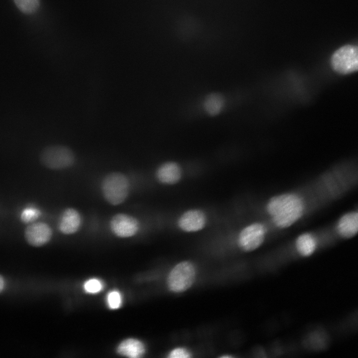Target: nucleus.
<instances>
[{
    "label": "nucleus",
    "mask_w": 358,
    "mask_h": 358,
    "mask_svg": "<svg viewBox=\"0 0 358 358\" xmlns=\"http://www.w3.org/2000/svg\"><path fill=\"white\" fill-rule=\"evenodd\" d=\"M207 223V215L203 210L192 208L184 211L179 216L177 225L180 231L194 233L202 230Z\"/></svg>",
    "instance_id": "obj_8"
},
{
    "label": "nucleus",
    "mask_w": 358,
    "mask_h": 358,
    "mask_svg": "<svg viewBox=\"0 0 358 358\" xmlns=\"http://www.w3.org/2000/svg\"><path fill=\"white\" fill-rule=\"evenodd\" d=\"M40 215L41 212L38 208L30 206L22 210L20 218L23 223L30 224L34 222Z\"/></svg>",
    "instance_id": "obj_16"
},
{
    "label": "nucleus",
    "mask_w": 358,
    "mask_h": 358,
    "mask_svg": "<svg viewBox=\"0 0 358 358\" xmlns=\"http://www.w3.org/2000/svg\"><path fill=\"white\" fill-rule=\"evenodd\" d=\"M101 188L105 200L112 205H117L123 203L127 198L130 182L123 174L112 172L104 177Z\"/></svg>",
    "instance_id": "obj_4"
},
{
    "label": "nucleus",
    "mask_w": 358,
    "mask_h": 358,
    "mask_svg": "<svg viewBox=\"0 0 358 358\" xmlns=\"http://www.w3.org/2000/svg\"><path fill=\"white\" fill-rule=\"evenodd\" d=\"M195 277V269L189 261L178 264L170 271L168 277V285L173 292L180 293L188 288L193 283Z\"/></svg>",
    "instance_id": "obj_6"
},
{
    "label": "nucleus",
    "mask_w": 358,
    "mask_h": 358,
    "mask_svg": "<svg viewBox=\"0 0 358 358\" xmlns=\"http://www.w3.org/2000/svg\"><path fill=\"white\" fill-rule=\"evenodd\" d=\"M4 287V281L3 277L0 275V292L3 289Z\"/></svg>",
    "instance_id": "obj_20"
},
{
    "label": "nucleus",
    "mask_w": 358,
    "mask_h": 358,
    "mask_svg": "<svg viewBox=\"0 0 358 358\" xmlns=\"http://www.w3.org/2000/svg\"><path fill=\"white\" fill-rule=\"evenodd\" d=\"M112 233L120 238H129L136 235L139 230L138 221L133 216L125 213L114 215L110 222Z\"/></svg>",
    "instance_id": "obj_9"
},
{
    "label": "nucleus",
    "mask_w": 358,
    "mask_h": 358,
    "mask_svg": "<svg viewBox=\"0 0 358 358\" xmlns=\"http://www.w3.org/2000/svg\"><path fill=\"white\" fill-rule=\"evenodd\" d=\"M225 105V98L219 92H211L207 94L202 102L204 111L212 116L219 115L223 111Z\"/></svg>",
    "instance_id": "obj_14"
},
{
    "label": "nucleus",
    "mask_w": 358,
    "mask_h": 358,
    "mask_svg": "<svg viewBox=\"0 0 358 358\" xmlns=\"http://www.w3.org/2000/svg\"><path fill=\"white\" fill-rule=\"evenodd\" d=\"M358 230L357 209L345 212L325 226L301 233L267 254L268 262L308 257L316 251L356 236Z\"/></svg>",
    "instance_id": "obj_2"
},
{
    "label": "nucleus",
    "mask_w": 358,
    "mask_h": 358,
    "mask_svg": "<svg viewBox=\"0 0 358 358\" xmlns=\"http://www.w3.org/2000/svg\"><path fill=\"white\" fill-rule=\"evenodd\" d=\"M81 223L82 218L79 212L73 208H68L61 214L58 229L65 235H71L79 230Z\"/></svg>",
    "instance_id": "obj_12"
},
{
    "label": "nucleus",
    "mask_w": 358,
    "mask_h": 358,
    "mask_svg": "<svg viewBox=\"0 0 358 358\" xmlns=\"http://www.w3.org/2000/svg\"><path fill=\"white\" fill-rule=\"evenodd\" d=\"M171 358H184L190 357L189 353L184 349L179 348L173 350L169 354Z\"/></svg>",
    "instance_id": "obj_19"
},
{
    "label": "nucleus",
    "mask_w": 358,
    "mask_h": 358,
    "mask_svg": "<svg viewBox=\"0 0 358 358\" xmlns=\"http://www.w3.org/2000/svg\"><path fill=\"white\" fill-rule=\"evenodd\" d=\"M357 164L346 161L261 202L259 216L276 234L343 198L358 185Z\"/></svg>",
    "instance_id": "obj_1"
},
{
    "label": "nucleus",
    "mask_w": 358,
    "mask_h": 358,
    "mask_svg": "<svg viewBox=\"0 0 358 358\" xmlns=\"http://www.w3.org/2000/svg\"><path fill=\"white\" fill-rule=\"evenodd\" d=\"M274 236L262 220L256 219L240 230L237 235L236 243L240 250L248 252L257 249Z\"/></svg>",
    "instance_id": "obj_3"
},
{
    "label": "nucleus",
    "mask_w": 358,
    "mask_h": 358,
    "mask_svg": "<svg viewBox=\"0 0 358 358\" xmlns=\"http://www.w3.org/2000/svg\"><path fill=\"white\" fill-rule=\"evenodd\" d=\"M14 1L18 9L26 14L34 13L40 5V0H14Z\"/></svg>",
    "instance_id": "obj_15"
},
{
    "label": "nucleus",
    "mask_w": 358,
    "mask_h": 358,
    "mask_svg": "<svg viewBox=\"0 0 358 358\" xmlns=\"http://www.w3.org/2000/svg\"><path fill=\"white\" fill-rule=\"evenodd\" d=\"M53 235L51 228L44 222L30 223L24 230V238L30 245L40 247L47 244Z\"/></svg>",
    "instance_id": "obj_10"
},
{
    "label": "nucleus",
    "mask_w": 358,
    "mask_h": 358,
    "mask_svg": "<svg viewBox=\"0 0 358 358\" xmlns=\"http://www.w3.org/2000/svg\"><path fill=\"white\" fill-rule=\"evenodd\" d=\"M84 288L87 293L91 294L97 293L102 289L103 284L98 279L91 278L85 282Z\"/></svg>",
    "instance_id": "obj_17"
},
{
    "label": "nucleus",
    "mask_w": 358,
    "mask_h": 358,
    "mask_svg": "<svg viewBox=\"0 0 358 358\" xmlns=\"http://www.w3.org/2000/svg\"><path fill=\"white\" fill-rule=\"evenodd\" d=\"M41 163L47 168L61 170L72 167L75 162V156L69 148L60 145L47 146L40 155Z\"/></svg>",
    "instance_id": "obj_5"
},
{
    "label": "nucleus",
    "mask_w": 358,
    "mask_h": 358,
    "mask_svg": "<svg viewBox=\"0 0 358 358\" xmlns=\"http://www.w3.org/2000/svg\"><path fill=\"white\" fill-rule=\"evenodd\" d=\"M106 302L108 307L110 309H118L120 307L122 303L121 294L116 290L110 291L107 295Z\"/></svg>",
    "instance_id": "obj_18"
},
{
    "label": "nucleus",
    "mask_w": 358,
    "mask_h": 358,
    "mask_svg": "<svg viewBox=\"0 0 358 358\" xmlns=\"http://www.w3.org/2000/svg\"><path fill=\"white\" fill-rule=\"evenodd\" d=\"M157 180L161 183L172 185L179 183L182 177V170L179 163L169 161L161 164L155 172Z\"/></svg>",
    "instance_id": "obj_11"
},
{
    "label": "nucleus",
    "mask_w": 358,
    "mask_h": 358,
    "mask_svg": "<svg viewBox=\"0 0 358 358\" xmlns=\"http://www.w3.org/2000/svg\"><path fill=\"white\" fill-rule=\"evenodd\" d=\"M118 353L123 356L131 358L143 357L145 352L144 344L135 339H127L122 341L117 348Z\"/></svg>",
    "instance_id": "obj_13"
},
{
    "label": "nucleus",
    "mask_w": 358,
    "mask_h": 358,
    "mask_svg": "<svg viewBox=\"0 0 358 358\" xmlns=\"http://www.w3.org/2000/svg\"><path fill=\"white\" fill-rule=\"evenodd\" d=\"M358 47L345 45L335 51L332 54L331 65L337 73L347 75L357 72L358 68Z\"/></svg>",
    "instance_id": "obj_7"
}]
</instances>
